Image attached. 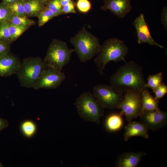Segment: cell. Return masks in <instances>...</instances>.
<instances>
[{"mask_svg":"<svg viewBox=\"0 0 167 167\" xmlns=\"http://www.w3.org/2000/svg\"><path fill=\"white\" fill-rule=\"evenodd\" d=\"M143 68L133 61L126 62L110 78V85L124 93L129 90L141 91L145 88Z\"/></svg>","mask_w":167,"mask_h":167,"instance_id":"cell-1","label":"cell"},{"mask_svg":"<svg viewBox=\"0 0 167 167\" xmlns=\"http://www.w3.org/2000/svg\"><path fill=\"white\" fill-rule=\"evenodd\" d=\"M129 52L127 45L122 40L117 38H110L105 40L101 45L99 51L94 59L98 71L101 75L107 64L123 61Z\"/></svg>","mask_w":167,"mask_h":167,"instance_id":"cell-2","label":"cell"},{"mask_svg":"<svg viewBox=\"0 0 167 167\" xmlns=\"http://www.w3.org/2000/svg\"><path fill=\"white\" fill-rule=\"evenodd\" d=\"M70 41L79 59L84 63L96 56L101 45L99 39L84 27L71 38Z\"/></svg>","mask_w":167,"mask_h":167,"instance_id":"cell-3","label":"cell"},{"mask_svg":"<svg viewBox=\"0 0 167 167\" xmlns=\"http://www.w3.org/2000/svg\"><path fill=\"white\" fill-rule=\"evenodd\" d=\"M74 49L69 48L64 41L54 39L50 44L43 59L46 67L62 71L70 61Z\"/></svg>","mask_w":167,"mask_h":167,"instance_id":"cell-4","label":"cell"},{"mask_svg":"<svg viewBox=\"0 0 167 167\" xmlns=\"http://www.w3.org/2000/svg\"><path fill=\"white\" fill-rule=\"evenodd\" d=\"M74 104L79 116L84 120L99 124L104 113V108L89 91L81 93Z\"/></svg>","mask_w":167,"mask_h":167,"instance_id":"cell-5","label":"cell"},{"mask_svg":"<svg viewBox=\"0 0 167 167\" xmlns=\"http://www.w3.org/2000/svg\"><path fill=\"white\" fill-rule=\"evenodd\" d=\"M46 67L43 60L40 57L23 59L16 74L21 86L33 88Z\"/></svg>","mask_w":167,"mask_h":167,"instance_id":"cell-6","label":"cell"},{"mask_svg":"<svg viewBox=\"0 0 167 167\" xmlns=\"http://www.w3.org/2000/svg\"><path fill=\"white\" fill-rule=\"evenodd\" d=\"M92 94L104 108H118L123 99L124 93L112 85L99 84L95 85Z\"/></svg>","mask_w":167,"mask_h":167,"instance_id":"cell-7","label":"cell"},{"mask_svg":"<svg viewBox=\"0 0 167 167\" xmlns=\"http://www.w3.org/2000/svg\"><path fill=\"white\" fill-rule=\"evenodd\" d=\"M141 105V91L129 90L124 92L118 108L121 110L120 114L124 115L129 123L139 117Z\"/></svg>","mask_w":167,"mask_h":167,"instance_id":"cell-8","label":"cell"},{"mask_svg":"<svg viewBox=\"0 0 167 167\" xmlns=\"http://www.w3.org/2000/svg\"><path fill=\"white\" fill-rule=\"evenodd\" d=\"M64 73L54 69L46 67L33 88L35 90L41 88L55 89L65 80Z\"/></svg>","mask_w":167,"mask_h":167,"instance_id":"cell-9","label":"cell"},{"mask_svg":"<svg viewBox=\"0 0 167 167\" xmlns=\"http://www.w3.org/2000/svg\"><path fill=\"white\" fill-rule=\"evenodd\" d=\"M139 117L140 122L148 130H159L165 126L167 122V113L160 109L145 111Z\"/></svg>","mask_w":167,"mask_h":167,"instance_id":"cell-10","label":"cell"},{"mask_svg":"<svg viewBox=\"0 0 167 167\" xmlns=\"http://www.w3.org/2000/svg\"><path fill=\"white\" fill-rule=\"evenodd\" d=\"M133 24L136 30L138 44L146 43L151 45H155L161 48H164L152 37L143 14L140 13L135 19Z\"/></svg>","mask_w":167,"mask_h":167,"instance_id":"cell-11","label":"cell"},{"mask_svg":"<svg viewBox=\"0 0 167 167\" xmlns=\"http://www.w3.org/2000/svg\"><path fill=\"white\" fill-rule=\"evenodd\" d=\"M131 0H105L101 9L110 11L120 18H124L132 10Z\"/></svg>","mask_w":167,"mask_h":167,"instance_id":"cell-12","label":"cell"},{"mask_svg":"<svg viewBox=\"0 0 167 167\" xmlns=\"http://www.w3.org/2000/svg\"><path fill=\"white\" fill-rule=\"evenodd\" d=\"M19 59L10 52L0 58V77H6L17 73L21 64Z\"/></svg>","mask_w":167,"mask_h":167,"instance_id":"cell-13","label":"cell"},{"mask_svg":"<svg viewBox=\"0 0 167 167\" xmlns=\"http://www.w3.org/2000/svg\"><path fill=\"white\" fill-rule=\"evenodd\" d=\"M148 130L141 122L132 121L125 127L123 139L127 141L131 137L136 136L148 139L149 138Z\"/></svg>","mask_w":167,"mask_h":167,"instance_id":"cell-14","label":"cell"},{"mask_svg":"<svg viewBox=\"0 0 167 167\" xmlns=\"http://www.w3.org/2000/svg\"><path fill=\"white\" fill-rule=\"evenodd\" d=\"M146 154L144 152H127L120 154L117 157L116 166L118 167H136L142 157Z\"/></svg>","mask_w":167,"mask_h":167,"instance_id":"cell-15","label":"cell"},{"mask_svg":"<svg viewBox=\"0 0 167 167\" xmlns=\"http://www.w3.org/2000/svg\"><path fill=\"white\" fill-rule=\"evenodd\" d=\"M141 92L142 105L140 114L145 111L160 109L159 101L155 99L154 97L151 95L148 88H144L141 91Z\"/></svg>","mask_w":167,"mask_h":167,"instance_id":"cell-16","label":"cell"},{"mask_svg":"<svg viewBox=\"0 0 167 167\" xmlns=\"http://www.w3.org/2000/svg\"><path fill=\"white\" fill-rule=\"evenodd\" d=\"M45 6L38 0H24L25 12L28 17H38Z\"/></svg>","mask_w":167,"mask_h":167,"instance_id":"cell-17","label":"cell"},{"mask_svg":"<svg viewBox=\"0 0 167 167\" xmlns=\"http://www.w3.org/2000/svg\"><path fill=\"white\" fill-rule=\"evenodd\" d=\"M122 116L120 113H112L108 116L105 122L106 130L110 132H115L120 130L123 125Z\"/></svg>","mask_w":167,"mask_h":167,"instance_id":"cell-18","label":"cell"},{"mask_svg":"<svg viewBox=\"0 0 167 167\" xmlns=\"http://www.w3.org/2000/svg\"><path fill=\"white\" fill-rule=\"evenodd\" d=\"M20 129L24 135L27 138H31L35 134L37 126L33 121L27 120L23 121L20 124Z\"/></svg>","mask_w":167,"mask_h":167,"instance_id":"cell-19","label":"cell"},{"mask_svg":"<svg viewBox=\"0 0 167 167\" xmlns=\"http://www.w3.org/2000/svg\"><path fill=\"white\" fill-rule=\"evenodd\" d=\"M8 22L15 25L30 26L35 24L34 20L26 16L12 14Z\"/></svg>","mask_w":167,"mask_h":167,"instance_id":"cell-20","label":"cell"},{"mask_svg":"<svg viewBox=\"0 0 167 167\" xmlns=\"http://www.w3.org/2000/svg\"><path fill=\"white\" fill-rule=\"evenodd\" d=\"M163 79V74L161 72L149 75L146 82L145 88H149L153 92L160 85Z\"/></svg>","mask_w":167,"mask_h":167,"instance_id":"cell-21","label":"cell"},{"mask_svg":"<svg viewBox=\"0 0 167 167\" xmlns=\"http://www.w3.org/2000/svg\"><path fill=\"white\" fill-rule=\"evenodd\" d=\"M8 26L12 42L15 40L30 26H19L8 22Z\"/></svg>","mask_w":167,"mask_h":167,"instance_id":"cell-22","label":"cell"},{"mask_svg":"<svg viewBox=\"0 0 167 167\" xmlns=\"http://www.w3.org/2000/svg\"><path fill=\"white\" fill-rule=\"evenodd\" d=\"M6 5L12 14L26 16L24 7V0H17Z\"/></svg>","mask_w":167,"mask_h":167,"instance_id":"cell-23","label":"cell"},{"mask_svg":"<svg viewBox=\"0 0 167 167\" xmlns=\"http://www.w3.org/2000/svg\"><path fill=\"white\" fill-rule=\"evenodd\" d=\"M56 16L51 10L45 7L38 17L39 26H42L50 20Z\"/></svg>","mask_w":167,"mask_h":167,"instance_id":"cell-24","label":"cell"},{"mask_svg":"<svg viewBox=\"0 0 167 167\" xmlns=\"http://www.w3.org/2000/svg\"><path fill=\"white\" fill-rule=\"evenodd\" d=\"M11 15L7 5L0 3V25L8 22Z\"/></svg>","mask_w":167,"mask_h":167,"instance_id":"cell-25","label":"cell"},{"mask_svg":"<svg viewBox=\"0 0 167 167\" xmlns=\"http://www.w3.org/2000/svg\"><path fill=\"white\" fill-rule=\"evenodd\" d=\"M7 23L0 25V41L11 44L12 42L8 28Z\"/></svg>","mask_w":167,"mask_h":167,"instance_id":"cell-26","label":"cell"},{"mask_svg":"<svg viewBox=\"0 0 167 167\" xmlns=\"http://www.w3.org/2000/svg\"><path fill=\"white\" fill-rule=\"evenodd\" d=\"M45 7L51 10L56 16L62 14L60 0H51Z\"/></svg>","mask_w":167,"mask_h":167,"instance_id":"cell-27","label":"cell"},{"mask_svg":"<svg viewBox=\"0 0 167 167\" xmlns=\"http://www.w3.org/2000/svg\"><path fill=\"white\" fill-rule=\"evenodd\" d=\"M76 6L78 11L84 13L88 12L92 7L91 4L88 0H78Z\"/></svg>","mask_w":167,"mask_h":167,"instance_id":"cell-28","label":"cell"},{"mask_svg":"<svg viewBox=\"0 0 167 167\" xmlns=\"http://www.w3.org/2000/svg\"><path fill=\"white\" fill-rule=\"evenodd\" d=\"M155 99L159 101L167 93V86L162 82L160 85L153 91Z\"/></svg>","mask_w":167,"mask_h":167,"instance_id":"cell-29","label":"cell"},{"mask_svg":"<svg viewBox=\"0 0 167 167\" xmlns=\"http://www.w3.org/2000/svg\"><path fill=\"white\" fill-rule=\"evenodd\" d=\"M76 13L75 4L72 0H71L67 4L62 7V14Z\"/></svg>","mask_w":167,"mask_h":167,"instance_id":"cell-30","label":"cell"},{"mask_svg":"<svg viewBox=\"0 0 167 167\" xmlns=\"http://www.w3.org/2000/svg\"><path fill=\"white\" fill-rule=\"evenodd\" d=\"M10 44L0 41V58L10 52Z\"/></svg>","mask_w":167,"mask_h":167,"instance_id":"cell-31","label":"cell"},{"mask_svg":"<svg viewBox=\"0 0 167 167\" xmlns=\"http://www.w3.org/2000/svg\"><path fill=\"white\" fill-rule=\"evenodd\" d=\"M161 20L164 27L167 29V7L166 6H164L162 9L161 14Z\"/></svg>","mask_w":167,"mask_h":167,"instance_id":"cell-32","label":"cell"},{"mask_svg":"<svg viewBox=\"0 0 167 167\" xmlns=\"http://www.w3.org/2000/svg\"><path fill=\"white\" fill-rule=\"evenodd\" d=\"M8 121L6 119L0 118V132L8 126Z\"/></svg>","mask_w":167,"mask_h":167,"instance_id":"cell-33","label":"cell"},{"mask_svg":"<svg viewBox=\"0 0 167 167\" xmlns=\"http://www.w3.org/2000/svg\"><path fill=\"white\" fill-rule=\"evenodd\" d=\"M2 2L5 4H8L13 3L17 0H2Z\"/></svg>","mask_w":167,"mask_h":167,"instance_id":"cell-34","label":"cell"},{"mask_svg":"<svg viewBox=\"0 0 167 167\" xmlns=\"http://www.w3.org/2000/svg\"><path fill=\"white\" fill-rule=\"evenodd\" d=\"M71 0H60V2L62 7L67 4Z\"/></svg>","mask_w":167,"mask_h":167,"instance_id":"cell-35","label":"cell"},{"mask_svg":"<svg viewBox=\"0 0 167 167\" xmlns=\"http://www.w3.org/2000/svg\"><path fill=\"white\" fill-rule=\"evenodd\" d=\"M40 2L45 4L46 6L51 0H38Z\"/></svg>","mask_w":167,"mask_h":167,"instance_id":"cell-36","label":"cell"},{"mask_svg":"<svg viewBox=\"0 0 167 167\" xmlns=\"http://www.w3.org/2000/svg\"><path fill=\"white\" fill-rule=\"evenodd\" d=\"M3 165L0 162V167H2Z\"/></svg>","mask_w":167,"mask_h":167,"instance_id":"cell-37","label":"cell"}]
</instances>
